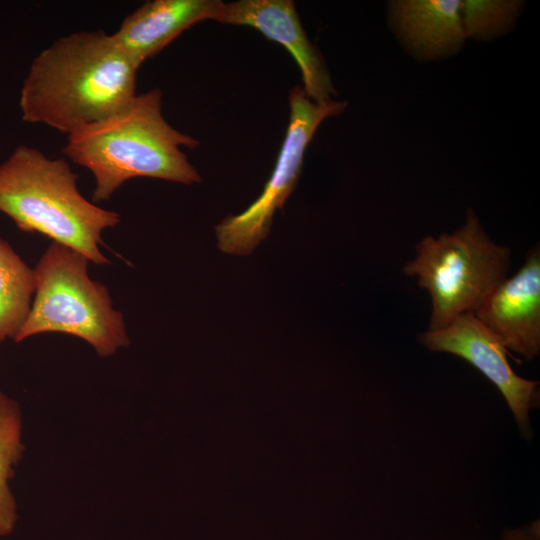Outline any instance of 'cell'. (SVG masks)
<instances>
[{"label":"cell","mask_w":540,"mask_h":540,"mask_svg":"<svg viewBox=\"0 0 540 540\" xmlns=\"http://www.w3.org/2000/svg\"><path fill=\"white\" fill-rule=\"evenodd\" d=\"M347 101L315 102L296 86L289 93L290 119L274 169L260 196L242 213L223 219L215 227L218 248L227 254L249 255L269 234L272 218L294 191L306 149L329 117L341 114Z\"/></svg>","instance_id":"8992f818"},{"label":"cell","mask_w":540,"mask_h":540,"mask_svg":"<svg viewBox=\"0 0 540 540\" xmlns=\"http://www.w3.org/2000/svg\"><path fill=\"white\" fill-rule=\"evenodd\" d=\"M499 540H540V520L518 528H505Z\"/></svg>","instance_id":"9a60e30c"},{"label":"cell","mask_w":540,"mask_h":540,"mask_svg":"<svg viewBox=\"0 0 540 540\" xmlns=\"http://www.w3.org/2000/svg\"><path fill=\"white\" fill-rule=\"evenodd\" d=\"M415 249L416 257L402 270L416 277L419 287L430 295L429 330L474 313L507 278L511 252L488 237L473 210L461 227L438 237L426 236Z\"/></svg>","instance_id":"5b68a950"},{"label":"cell","mask_w":540,"mask_h":540,"mask_svg":"<svg viewBox=\"0 0 540 540\" xmlns=\"http://www.w3.org/2000/svg\"><path fill=\"white\" fill-rule=\"evenodd\" d=\"M88 263L80 252L52 242L34 268L35 293L16 343L63 333L86 341L101 357L130 344L122 313L113 308L107 287L89 277Z\"/></svg>","instance_id":"277c9868"},{"label":"cell","mask_w":540,"mask_h":540,"mask_svg":"<svg viewBox=\"0 0 540 540\" xmlns=\"http://www.w3.org/2000/svg\"><path fill=\"white\" fill-rule=\"evenodd\" d=\"M474 315L507 350L533 360L540 352V251L533 247L524 264L503 280Z\"/></svg>","instance_id":"9c48e42d"},{"label":"cell","mask_w":540,"mask_h":540,"mask_svg":"<svg viewBox=\"0 0 540 540\" xmlns=\"http://www.w3.org/2000/svg\"><path fill=\"white\" fill-rule=\"evenodd\" d=\"M388 16L407 50L424 61L452 56L466 40L460 0H394Z\"/></svg>","instance_id":"8fae6325"},{"label":"cell","mask_w":540,"mask_h":540,"mask_svg":"<svg viewBox=\"0 0 540 540\" xmlns=\"http://www.w3.org/2000/svg\"><path fill=\"white\" fill-rule=\"evenodd\" d=\"M220 0H150L128 14L111 34L139 69L193 25L214 20Z\"/></svg>","instance_id":"30bf717a"},{"label":"cell","mask_w":540,"mask_h":540,"mask_svg":"<svg viewBox=\"0 0 540 540\" xmlns=\"http://www.w3.org/2000/svg\"><path fill=\"white\" fill-rule=\"evenodd\" d=\"M199 142L162 114V92L136 96L121 110L67 136L62 153L95 179L93 202L106 201L128 180L150 177L191 185L201 182L182 147Z\"/></svg>","instance_id":"7a4b0ae2"},{"label":"cell","mask_w":540,"mask_h":540,"mask_svg":"<svg viewBox=\"0 0 540 540\" xmlns=\"http://www.w3.org/2000/svg\"><path fill=\"white\" fill-rule=\"evenodd\" d=\"M524 2L519 0L462 1V24L466 39L488 41L508 33Z\"/></svg>","instance_id":"5bb4252c"},{"label":"cell","mask_w":540,"mask_h":540,"mask_svg":"<svg viewBox=\"0 0 540 540\" xmlns=\"http://www.w3.org/2000/svg\"><path fill=\"white\" fill-rule=\"evenodd\" d=\"M214 20L251 27L284 46L298 64L302 89L311 100L322 102L336 94L325 61L308 38L292 0L222 2Z\"/></svg>","instance_id":"ba28073f"},{"label":"cell","mask_w":540,"mask_h":540,"mask_svg":"<svg viewBox=\"0 0 540 540\" xmlns=\"http://www.w3.org/2000/svg\"><path fill=\"white\" fill-rule=\"evenodd\" d=\"M35 293V274L0 237V345L15 339L24 325Z\"/></svg>","instance_id":"7c38bea8"},{"label":"cell","mask_w":540,"mask_h":540,"mask_svg":"<svg viewBox=\"0 0 540 540\" xmlns=\"http://www.w3.org/2000/svg\"><path fill=\"white\" fill-rule=\"evenodd\" d=\"M23 451L19 405L0 391V537L10 535L17 521L16 501L8 482Z\"/></svg>","instance_id":"4fadbf2b"},{"label":"cell","mask_w":540,"mask_h":540,"mask_svg":"<svg viewBox=\"0 0 540 540\" xmlns=\"http://www.w3.org/2000/svg\"><path fill=\"white\" fill-rule=\"evenodd\" d=\"M78 175L65 158L17 146L0 163V212L26 233H40L101 265L109 263L99 244L120 215L86 199Z\"/></svg>","instance_id":"3957f363"},{"label":"cell","mask_w":540,"mask_h":540,"mask_svg":"<svg viewBox=\"0 0 540 540\" xmlns=\"http://www.w3.org/2000/svg\"><path fill=\"white\" fill-rule=\"evenodd\" d=\"M138 68L102 30L59 37L32 60L19 95L21 119L68 135L124 108Z\"/></svg>","instance_id":"6da1fadb"},{"label":"cell","mask_w":540,"mask_h":540,"mask_svg":"<svg viewBox=\"0 0 540 540\" xmlns=\"http://www.w3.org/2000/svg\"><path fill=\"white\" fill-rule=\"evenodd\" d=\"M418 340L429 351L456 355L479 370L503 395L521 435L530 439V412L540 404L539 382L514 372L505 346L474 313L462 314L443 328L428 329Z\"/></svg>","instance_id":"52a82bcc"}]
</instances>
